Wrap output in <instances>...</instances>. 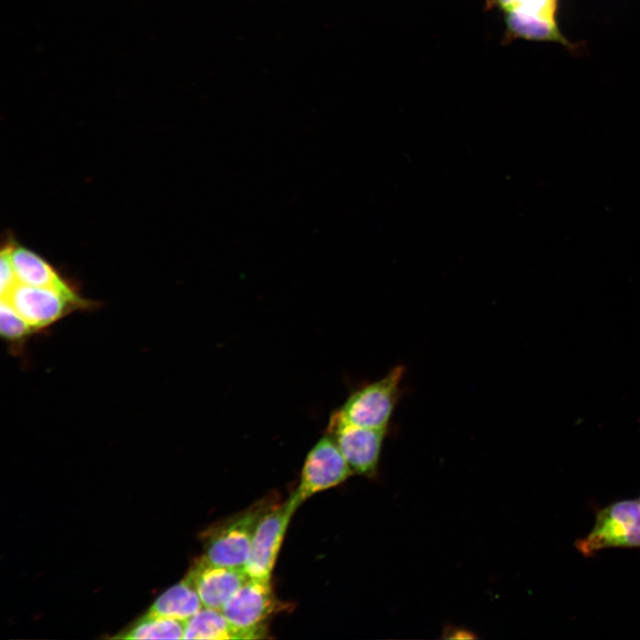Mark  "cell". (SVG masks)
Here are the masks:
<instances>
[{
    "instance_id": "cell-1",
    "label": "cell",
    "mask_w": 640,
    "mask_h": 640,
    "mask_svg": "<svg viewBox=\"0 0 640 640\" xmlns=\"http://www.w3.org/2000/svg\"><path fill=\"white\" fill-rule=\"evenodd\" d=\"M404 372L403 365H396L380 380L362 385L349 394L336 413L356 426L388 429L401 396Z\"/></svg>"
},
{
    "instance_id": "cell-6",
    "label": "cell",
    "mask_w": 640,
    "mask_h": 640,
    "mask_svg": "<svg viewBox=\"0 0 640 640\" xmlns=\"http://www.w3.org/2000/svg\"><path fill=\"white\" fill-rule=\"evenodd\" d=\"M297 508L289 498L284 504L275 505L261 516L254 531L244 566L250 578L271 580L286 529Z\"/></svg>"
},
{
    "instance_id": "cell-17",
    "label": "cell",
    "mask_w": 640,
    "mask_h": 640,
    "mask_svg": "<svg viewBox=\"0 0 640 640\" xmlns=\"http://www.w3.org/2000/svg\"><path fill=\"white\" fill-rule=\"evenodd\" d=\"M12 244H8L1 252L0 260V292L1 298L9 294L13 287L19 283L13 268L11 258Z\"/></svg>"
},
{
    "instance_id": "cell-9",
    "label": "cell",
    "mask_w": 640,
    "mask_h": 640,
    "mask_svg": "<svg viewBox=\"0 0 640 640\" xmlns=\"http://www.w3.org/2000/svg\"><path fill=\"white\" fill-rule=\"evenodd\" d=\"M11 258L20 284L52 289L71 301L78 310L93 307L92 301L83 298L74 285L33 251L12 244Z\"/></svg>"
},
{
    "instance_id": "cell-15",
    "label": "cell",
    "mask_w": 640,
    "mask_h": 640,
    "mask_svg": "<svg viewBox=\"0 0 640 640\" xmlns=\"http://www.w3.org/2000/svg\"><path fill=\"white\" fill-rule=\"evenodd\" d=\"M0 332L10 343L20 345L36 331L6 300L1 299Z\"/></svg>"
},
{
    "instance_id": "cell-7",
    "label": "cell",
    "mask_w": 640,
    "mask_h": 640,
    "mask_svg": "<svg viewBox=\"0 0 640 640\" xmlns=\"http://www.w3.org/2000/svg\"><path fill=\"white\" fill-rule=\"evenodd\" d=\"M354 474L376 475L387 429H374L350 424L334 411L327 426Z\"/></svg>"
},
{
    "instance_id": "cell-2",
    "label": "cell",
    "mask_w": 640,
    "mask_h": 640,
    "mask_svg": "<svg viewBox=\"0 0 640 640\" xmlns=\"http://www.w3.org/2000/svg\"><path fill=\"white\" fill-rule=\"evenodd\" d=\"M274 506L262 500L214 527L200 558L212 564L244 570L256 526Z\"/></svg>"
},
{
    "instance_id": "cell-5",
    "label": "cell",
    "mask_w": 640,
    "mask_h": 640,
    "mask_svg": "<svg viewBox=\"0 0 640 640\" xmlns=\"http://www.w3.org/2000/svg\"><path fill=\"white\" fill-rule=\"evenodd\" d=\"M279 605L271 580L249 577L220 611L234 627L259 639L265 637L264 622Z\"/></svg>"
},
{
    "instance_id": "cell-11",
    "label": "cell",
    "mask_w": 640,
    "mask_h": 640,
    "mask_svg": "<svg viewBox=\"0 0 640 640\" xmlns=\"http://www.w3.org/2000/svg\"><path fill=\"white\" fill-rule=\"evenodd\" d=\"M204 607L199 595L187 575L182 580L163 592L148 612L186 621Z\"/></svg>"
},
{
    "instance_id": "cell-8",
    "label": "cell",
    "mask_w": 640,
    "mask_h": 640,
    "mask_svg": "<svg viewBox=\"0 0 640 640\" xmlns=\"http://www.w3.org/2000/svg\"><path fill=\"white\" fill-rule=\"evenodd\" d=\"M36 332L78 308L58 292L18 283L4 298Z\"/></svg>"
},
{
    "instance_id": "cell-13",
    "label": "cell",
    "mask_w": 640,
    "mask_h": 640,
    "mask_svg": "<svg viewBox=\"0 0 640 640\" xmlns=\"http://www.w3.org/2000/svg\"><path fill=\"white\" fill-rule=\"evenodd\" d=\"M184 621L148 612L116 638L183 639Z\"/></svg>"
},
{
    "instance_id": "cell-4",
    "label": "cell",
    "mask_w": 640,
    "mask_h": 640,
    "mask_svg": "<svg viewBox=\"0 0 640 640\" xmlns=\"http://www.w3.org/2000/svg\"><path fill=\"white\" fill-rule=\"evenodd\" d=\"M353 474L335 440L326 433L308 452L298 488L290 498L299 508L311 496L342 484Z\"/></svg>"
},
{
    "instance_id": "cell-3",
    "label": "cell",
    "mask_w": 640,
    "mask_h": 640,
    "mask_svg": "<svg viewBox=\"0 0 640 640\" xmlns=\"http://www.w3.org/2000/svg\"><path fill=\"white\" fill-rule=\"evenodd\" d=\"M574 546L584 556L612 548H640L638 500H618L599 510L591 531Z\"/></svg>"
},
{
    "instance_id": "cell-16",
    "label": "cell",
    "mask_w": 640,
    "mask_h": 640,
    "mask_svg": "<svg viewBox=\"0 0 640 640\" xmlns=\"http://www.w3.org/2000/svg\"><path fill=\"white\" fill-rule=\"evenodd\" d=\"M499 5L508 12H516L527 16L556 22L558 0H497Z\"/></svg>"
},
{
    "instance_id": "cell-14",
    "label": "cell",
    "mask_w": 640,
    "mask_h": 640,
    "mask_svg": "<svg viewBox=\"0 0 640 640\" xmlns=\"http://www.w3.org/2000/svg\"><path fill=\"white\" fill-rule=\"evenodd\" d=\"M506 23L512 36L531 40L553 41L574 49L575 45L559 31L556 22L533 18L516 12H508Z\"/></svg>"
},
{
    "instance_id": "cell-12",
    "label": "cell",
    "mask_w": 640,
    "mask_h": 640,
    "mask_svg": "<svg viewBox=\"0 0 640 640\" xmlns=\"http://www.w3.org/2000/svg\"><path fill=\"white\" fill-rule=\"evenodd\" d=\"M183 639H254L253 636L234 627L219 609L203 607L184 621Z\"/></svg>"
},
{
    "instance_id": "cell-18",
    "label": "cell",
    "mask_w": 640,
    "mask_h": 640,
    "mask_svg": "<svg viewBox=\"0 0 640 640\" xmlns=\"http://www.w3.org/2000/svg\"><path fill=\"white\" fill-rule=\"evenodd\" d=\"M638 503H639V505H640V497H639V499H638Z\"/></svg>"
},
{
    "instance_id": "cell-10",
    "label": "cell",
    "mask_w": 640,
    "mask_h": 640,
    "mask_svg": "<svg viewBox=\"0 0 640 640\" xmlns=\"http://www.w3.org/2000/svg\"><path fill=\"white\" fill-rule=\"evenodd\" d=\"M204 607L220 610L237 589L249 579L244 569L220 566L199 560L189 571Z\"/></svg>"
}]
</instances>
